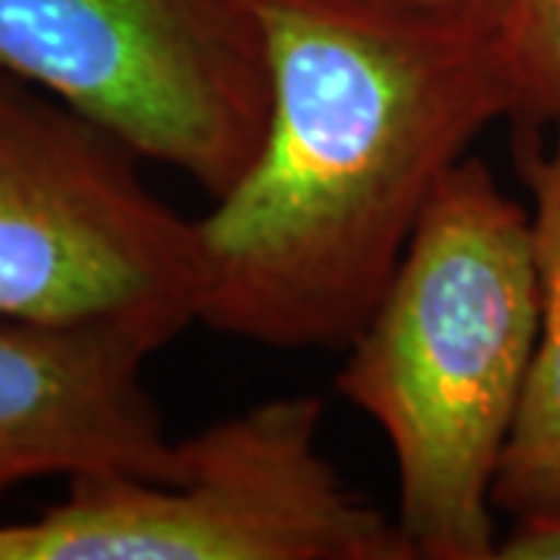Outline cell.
<instances>
[{"instance_id":"4","label":"cell","mask_w":560,"mask_h":560,"mask_svg":"<svg viewBox=\"0 0 560 560\" xmlns=\"http://www.w3.org/2000/svg\"><path fill=\"white\" fill-rule=\"evenodd\" d=\"M138 162L0 69V318L119 327L156 349L197 324V221L165 206Z\"/></svg>"},{"instance_id":"1","label":"cell","mask_w":560,"mask_h":560,"mask_svg":"<svg viewBox=\"0 0 560 560\" xmlns=\"http://www.w3.org/2000/svg\"><path fill=\"white\" fill-rule=\"evenodd\" d=\"M271 72L256 160L197 219V324L349 349L474 140L514 113L499 20L411 0H249Z\"/></svg>"},{"instance_id":"6","label":"cell","mask_w":560,"mask_h":560,"mask_svg":"<svg viewBox=\"0 0 560 560\" xmlns=\"http://www.w3.org/2000/svg\"><path fill=\"white\" fill-rule=\"evenodd\" d=\"M156 352L119 327L0 318V499L44 477L172 480L184 452L140 381Z\"/></svg>"},{"instance_id":"7","label":"cell","mask_w":560,"mask_h":560,"mask_svg":"<svg viewBox=\"0 0 560 560\" xmlns=\"http://www.w3.org/2000/svg\"><path fill=\"white\" fill-rule=\"evenodd\" d=\"M548 128L545 138L539 125H514L541 293L539 337L492 492L514 523L560 517V121Z\"/></svg>"},{"instance_id":"2","label":"cell","mask_w":560,"mask_h":560,"mask_svg":"<svg viewBox=\"0 0 560 560\" xmlns=\"http://www.w3.org/2000/svg\"><path fill=\"white\" fill-rule=\"evenodd\" d=\"M529 206L489 165L442 180L337 389L389 442L401 539L415 560L499 558L495 477L539 337Z\"/></svg>"},{"instance_id":"8","label":"cell","mask_w":560,"mask_h":560,"mask_svg":"<svg viewBox=\"0 0 560 560\" xmlns=\"http://www.w3.org/2000/svg\"><path fill=\"white\" fill-rule=\"evenodd\" d=\"M499 40L514 91L511 125L560 121V0H511Z\"/></svg>"},{"instance_id":"9","label":"cell","mask_w":560,"mask_h":560,"mask_svg":"<svg viewBox=\"0 0 560 560\" xmlns=\"http://www.w3.org/2000/svg\"><path fill=\"white\" fill-rule=\"evenodd\" d=\"M499 560H560V517L511 523L501 536Z\"/></svg>"},{"instance_id":"5","label":"cell","mask_w":560,"mask_h":560,"mask_svg":"<svg viewBox=\"0 0 560 560\" xmlns=\"http://www.w3.org/2000/svg\"><path fill=\"white\" fill-rule=\"evenodd\" d=\"M0 69L209 200L243 178L271 113L249 0H0Z\"/></svg>"},{"instance_id":"10","label":"cell","mask_w":560,"mask_h":560,"mask_svg":"<svg viewBox=\"0 0 560 560\" xmlns=\"http://www.w3.org/2000/svg\"><path fill=\"white\" fill-rule=\"evenodd\" d=\"M420 7H433V10H448V13H464V16H482V20H499L504 7L511 0H411Z\"/></svg>"},{"instance_id":"3","label":"cell","mask_w":560,"mask_h":560,"mask_svg":"<svg viewBox=\"0 0 560 560\" xmlns=\"http://www.w3.org/2000/svg\"><path fill=\"white\" fill-rule=\"evenodd\" d=\"M320 418L318 396H280L180 442L172 480H69L0 523V560H415L318 452Z\"/></svg>"}]
</instances>
